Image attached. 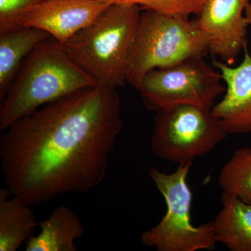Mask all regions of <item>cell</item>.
Segmentation results:
<instances>
[{
  "mask_svg": "<svg viewBox=\"0 0 251 251\" xmlns=\"http://www.w3.org/2000/svg\"><path fill=\"white\" fill-rule=\"evenodd\" d=\"M141 12L138 5L112 4L61 46L98 85L117 90L127 83Z\"/></svg>",
  "mask_w": 251,
  "mask_h": 251,
  "instance_id": "3",
  "label": "cell"
},
{
  "mask_svg": "<svg viewBox=\"0 0 251 251\" xmlns=\"http://www.w3.org/2000/svg\"><path fill=\"white\" fill-rule=\"evenodd\" d=\"M46 0H0V34L25 28L23 20Z\"/></svg>",
  "mask_w": 251,
  "mask_h": 251,
  "instance_id": "17",
  "label": "cell"
},
{
  "mask_svg": "<svg viewBox=\"0 0 251 251\" xmlns=\"http://www.w3.org/2000/svg\"><path fill=\"white\" fill-rule=\"evenodd\" d=\"M251 0H206L197 21L209 40V53L230 65L247 46L246 6Z\"/></svg>",
  "mask_w": 251,
  "mask_h": 251,
  "instance_id": "8",
  "label": "cell"
},
{
  "mask_svg": "<svg viewBox=\"0 0 251 251\" xmlns=\"http://www.w3.org/2000/svg\"><path fill=\"white\" fill-rule=\"evenodd\" d=\"M222 208L213 221L216 242L231 251H251V204L227 192Z\"/></svg>",
  "mask_w": 251,
  "mask_h": 251,
  "instance_id": "12",
  "label": "cell"
},
{
  "mask_svg": "<svg viewBox=\"0 0 251 251\" xmlns=\"http://www.w3.org/2000/svg\"><path fill=\"white\" fill-rule=\"evenodd\" d=\"M40 233L29 239L26 251H77L75 241L84 232L82 221L67 206L61 205L47 219L39 222Z\"/></svg>",
  "mask_w": 251,
  "mask_h": 251,
  "instance_id": "11",
  "label": "cell"
},
{
  "mask_svg": "<svg viewBox=\"0 0 251 251\" xmlns=\"http://www.w3.org/2000/svg\"><path fill=\"white\" fill-rule=\"evenodd\" d=\"M49 37L45 31L35 27L0 34V101L6 97L28 55Z\"/></svg>",
  "mask_w": 251,
  "mask_h": 251,
  "instance_id": "14",
  "label": "cell"
},
{
  "mask_svg": "<svg viewBox=\"0 0 251 251\" xmlns=\"http://www.w3.org/2000/svg\"><path fill=\"white\" fill-rule=\"evenodd\" d=\"M244 14H245V17H246V18H247L248 23H249V25H251V3H249V4H248L247 6H246L245 13H244Z\"/></svg>",
  "mask_w": 251,
  "mask_h": 251,
  "instance_id": "18",
  "label": "cell"
},
{
  "mask_svg": "<svg viewBox=\"0 0 251 251\" xmlns=\"http://www.w3.org/2000/svg\"><path fill=\"white\" fill-rule=\"evenodd\" d=\"M111 4L138 5L142 9H151L163 14L189 18L199 16L206 0H101Z\"/></svg>",
  "mask_w": 251,
  "mask_h": 251,
  "instance_id": "16",
  "label": "cell"
},
{
  "mask_svg": "<svg viewBox=\"0 0 251 251\" xmlns=\"http://www.w3.org/2000/svg\"><path fill=\"white\" fill-rule=\"evenodd\" d=\"M222 80L219 71L203 57H196L150 71L136 90L151 111L179 105L211 110L216 99L226 90Z\"/></svg>",
  "mask_w": 251,
  "mask_h": 251,
  "instance_id": "7",
  "label": "cell"
},
{
  "mask_svg": "<svg viewBox=\"0 0 251 251\" xmlns=\"http://www.w3.org/2000/svg\"><path fill=\"white\" fill-rule=\"evenodd\" d=\"M112 4L101 0H46L24 18L23 25L42 29L62 45Z\"/></svg>",
  "mask_w": 251,
  "mask_h": 251,
  "instance_id": "9",
  "label": "cell"
},
{
  "mask_svg": "<svg viewBox=\"0 0 251 251\" xmlns=\"http://www.w3.org/2000/svg\"><path fill=\"white\" fill-rule=\"evenodd\" d=\"M123 127L116 90L97 85L43 105L0 136V162L11 196L29 205L103 182Z\"/></svg>",
  "mask_w": 251,
  "mask_h": 251,
  "instance_id": "1",
  "label": "cell"
},
{
  "mask_svg": "<svg viewBox=\"0 0 251 251\" xmlns=\"http://www.w3.org/2000/svg\"><path fill=\"white\" fill-rule=\"evenodd\" d=\"M98 84L72 60L58 41L48 38L23 62L0 107V129L43 105Z\"/></svg>",
  "mask_w": 251,
  "mask_h": 251,
  "instance_id": "2",
  "label": "cell"
},
{
  "mask_svg": "<svg viewBox=\"0 0 251 251\" xmlns=\"http://www.w3.org/2000/svg\"><path fill=\"white\" fill-rule=\"evenodd\" d=\"M226 85L224 98L211 109L228 134L251 133V55L247 47L237 67L213 60Z\"/></svg>",
  "mask_w": 251,
  "mask_h": 251,
  "instance_id": "10",
  "label": "cell"
},
{
  "mask_svg": "<svg viewBox=\"0 0 251 251\" xmlns=\"http://www.w3.org/2000/svg\"><path fill=\"white\" fill-rule=\"evenodd\" d=\"M192 166L193 162L180 164L171 174L155 168L150 170L149 175L164 198L167 211L156 226L143 232L144 245L158 251H211L216 249L213 221L200 226L191 223L193 194L187 177Z\"/></svg>",
  "mask_w": 251,
  "mask_h": 251,
  "instance_id": "5",
  "label": "cell"
},
{
  "mask_svg": "<svg viewBox=\"0 0 251 251\" xmlns=\"http://www.w3.org/2000/svg\"><path fill=\"white\" fill-rule=\"evenodd\" d=\"M227 135L210 109L175 105L156 111L151 150L162 160L184 165L210 153Z\"/></svg>",
  "mask_w": 251,
  "mask_h": 251,
  "instance_id": "6",
  "label": "cell"
},
{
  "mask_svg": "<svg viewBox=\"0 0 251 251\" xmlns=\"http://www.w3.org/2000/svg\"><path fill=\"white\" fill-rule=\"evenodd\" d=\"M11 196L7 188H0V251H17L39 226L31 205Z\"/></svg>",
  "mask_w": 251,
  "mask_h": 251,
  "instance_id": "13",
  "label": "cell"
},
{
  "mask_svg": "<svg viewBox=\"0 0 251 251\" xmlns=\"http://www.w3.org/2000/svg\"><path fill=\"white\" fill-rule=\"evenodd\" d=\"M220 187L251 204V148L237 149L220 172Z\"/></svg>",
  "mask_w": 251,
  "mask_h": 251,
  "instance_id": "15",
  "label": "cell"
},
{
  "mask_svg": "<svg viewBox=\"0 0 251 251\" xmlns=\"http://www.w3.org/2000/svg\"><path fill=\"white\" fill-rule=\"evenodd\" d=\"M209 53L208 36L196 20L142 9L127 83L136 90L150 71Z\"/></svg>",
  "mask_w": 251,
  "mask_h": 251,
  "instance_id": "4",
  "label": "cell"
}]
</instances>
